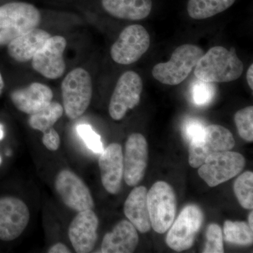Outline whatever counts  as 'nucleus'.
Segmentation results:
<instances>
[{"instance_id": "7ed1b4c3", "label": "nucleus", "mask_w": 253, "mask_h": 253, "mask_svg": "<svg viewBox=\"0 0 253 253\" xmlns=\"http://www.w3.org/2000/svg\"><path fill=\"white\" fill-rule=\"evenodd\" d=\"M204 54V50L194 44L178 46L169 61L158 63L153 68V77L162 84L177 85L185 81Z\"/></svg>"}, {"instance_id": "aec40b11", "label": "nucleus", "mask_w": 253, "mask_h": 253, "mask_svg": "<svg viewBox=\"0 0 253 253\" xmlns=\"http://www.w3.org/2000/svg\"><path fill=\"white\" fill-rule=\"evenodd\" d=\"M148 190L138 186L131 191L124 205V213L128 220L139 232L147 233L151 229L147 204Z\"/></svg>"}, {"instance_id": "c756f323", "label": "nucleus", "mask_w": 253, "mask_h": 253, "mask_svg": "<svg viewBox=\"0 0 253 253\" xmlns=\"http://www.w3.org/2000/svg\"><path fill=\"white\" fill-rule=\"evenodd\" d=\"M204 123L199 120L196 119H189L185 123H184V126H183V135L184 138L189 141L195 140L198 139L203 134L205 129Z\"/></svg>"}, {"instance_id": "a878e982", "label": "nucleus", "mask_w": 253, "mask_h": 253, "mask_svg": "<svg viewBox=\"0 0 253 253\" xmlns=\"http://www.w3.org/2000/svg\"><path fill=\"white\" fill-rule=\"evenodd\" d=\"M234 122L239 135L244 140L253 141V107L248 106L239 110L234 116Z\"/></svg>"}, {"instance_id": "f3484780", "label": "nucleus", "mask_w": 253, "mask_h": 253, "mask_svg": "<svg viewBox=\"0 0 253 253\" xmlns=\"http://www.w3.org/2000/svg\"><path fill=\"white\" fill-rule=\"evenodd\" d=\"M53 91L46 84L31 83L28 86L15 89L10 94L15 107L28 115L34 114L45 108L52 101Z\"/></svg>"}, {"instance_id": "1a4fd4ad", "label": "nucleus", "mask_w": 253, "mask_h": 253, "mask_svg": "<svg viewBox=\"0 0 253 253\" xmlns=\"http://www.w3.org/2000/svg\"><path fill=\"white\" fill-rule=\"evenodd\" d=\"M150 36L141 25H131L125 28L111 49V58L121 65H129L140 59L149 49Z\"/></svg>"}, {"instance_id": "ddd939ff", "label": "nucleus", "mask_w": 253, "mask_h": 253, "mask_svg": "<svg viewBox=\"0 0 253 253\" xmlns=\"http://www.w3.org/2000/svg\"><path fill=\"white\" fill-rule=\"evenodd\" d=\"M67 41L62 36H51L32 59L33 69L48 79L61 78L66 71L63 53Z\"/></svg>"}, {"instance_id": "412c9836", "label": "nucleus", "mask_w": 253, "mask_h": 253, "mask_svg": "<svg viewBox=\"0 0 253 253\" xmlns=\"http://www.w3.org/2000/svg\"><path fill=\"white\" fill-rule=\"evenodd\" d=\"M101 4L113 17L129 21L144 19L152 9L151 0H101Z\"/></svg>"}, {"instance_id": "9d476101", "label": "nucleus", "mask_w": 253, "mask_h": 253, "mask_svg": "<svg viewBox=\"0 0 253 253\" xmlns=\"http://www.w3.org/2000/svg\"><path fill=\"white\" fill-rule=\"evenodd\" d=\"M143 90V81L134 71L123 73L117 82L111 100L109 111L115 121H120L126 116L129 110L139 104Z\"/></svg>"}, {"instance_id": "7c9ffc66", "label": "nucleus", "mask_w": 253, "mask_h": 253, "mask_svg": "<svg viewBox=\"0 0 253 253\" xmlns=\"http://www.w3.org/2000/svg\"><path fill=\"white\" fill-rule=\"evenodd\" d=\"M42 141L46 149L51 151L58 150L61 144L59 134L53 127L49 128V129L43 132Z\"/></svg>"}, {"instance_id": "4be33fe9", "label": "nucleus", "mask_w": 253, "mask_h": 253, "mask_svg": "<svg viewBox=\"0 0 253 253\" xmlns=\"http://www.w3.org/2000/svg\"><path fill=\"white\" fill-rule=\"evenodd\" d=\"M236 0H189L187 11L196 20L212 17L231 7Z\"/></svg>"}, {"instance_id": "5701e85b", "label": "nucleus", "mask_w": 253, "mask_h": 253, "mask_svg": "<svg viewBox=\"0 0 253 253\" xmlns=\"http://www.w3.org/2000/svg\"><path fill=\"white\" fill-rule=\"evenodd\" d=\"M63 114L62 105L56 101H51L41 111L30 115L28 124L33 129L44 132L49 128L53 127Z\"/></svg>"}, {"instance_id": "423d86ee", "label": "nucleus", "mask_w": 253, "mask_h": 253, "mask_svg": "<svg viewBox=\"0 0 253 253\" xmlns=\"http://www.w3.org/2000/svg\"><path fill=\"white\" fill-rule=\"evenodd\" d=\"M234 146L235 140L229 129L219 125L206 126L204 134L189 143V165L194 168H199L210 155L230 151Z\"/></svg>"}, {"instance_id": "2eb2a0df", "label": "nucleus", "mask_w": 253, "mask_h": 253, "mask_svg": "<svg viewBox=\"0 0 253 253\" xmlns=\"http://www.w3.org/2000/svg\"><path fill=\"white\" fill-rule=\"evenodd\" d=\"M99 219L92 210L78 212L68 229V237L78 253H90L97 241Z\"/></svg>"}, {"instance_id": "6ab92c4d", "label": "nucleus", "mask_w": 253, "mask_h": 253, "mask_svg": "<svg viewBox=\"0 0 253 253\" xmlns=\"http://www.w3.org/2000/svg\"><path fill=\"white\" fill-rule=\"evenodd\" d=\"M51 36L44 30L35 28L10 42L7 44L8 53L18 62H27L33 59Z\"/></svg>"}, {"instance_id": "f03ea898", "label": "nucleus", "mask_w": 253, "mask_h": 253, "mask_svg": "<svg viewBox=\"0 0 253 253\" xmlns=\"http://www.w3.org/2000/svg\"><path fill=\"white\" fill-rule=\"evenodd\" d=\"M41 14L34 5L14 1L0 6V46L37 28Z\"/></svg>"}, {"instance_id": "20e7f679", "label": "nucleus", "mask_w": 253, "mask_h": 253, "mask_svg": "<svg viewBox=\"0 0 253 253\" xmlns=\"http://www.w3.org/2000/svg\"><path fill=\"white\" fill-rule=\"evenodd\" d=\"M63 111L71 120L81 117L89 107L92 97L90 74L84 68L73 69L61 83Z\"/></svg>"}, {"instance_id": "72a5a7b5", "label": "nucleus", "mask_w": 253, "mask_h": 253, "mask_svg": "<svg viewBox=\"0 0 253 253\" xmlns=\"http://www.w3.org/2000/svg\"><path fill=\"white\" fill-rule=\"evenodd\" d=\"M4 80H3L2 76H1V73H0V95L2 93L3 89H4Z\"/></svg>"}, {"instance_id": "b1692460", "label": "nucleus", "mask_w": 253, "mask_h": 253, "mask_svg": "<svg viewBox=\"0 0 253 253\" xmlns=\"http://www.w3.org/2000/svg\"><path fill=\"white\" fill-rule=\"evenodd\" d=\"M253 229L246 221L226 220L224 224V239L231 244L250 246L253 242Z\"/></svg>"}, {"instance_id": "4468645a", "label": "nucleus", "mask_w": 253, "mask_h": 253, "mask_svg": "<svg viewBox=\"0 0 253 253\" xmlns=\"http://www.w3.org/2000/svg\"><path fill=\"white\" fill-rule=\"evenodd\" d=\"M148 159L147 141L139 133L131 134L126 141L123 155V177L128 186H135L142 180L147 168Z\"/></svg>"}, {"instance_id": "dca6fc26", "label": "nucleus", "mask_w": 253, "mask_h": 253, "mask_svg": "<svg viewBox=\"0 0 253 253\" xmlns=\"http://www.w3.org/2000/svg\"><path fill=\"white\" fill-rule=\"evenodd\" d=\"M101 182L111 194H117L122 185L124 166L122 146L113 143L104 149L99 160Z\"/></svg>"}, {"instance_id": "6e6552de", "label": "nucleus", "mask_w": 253, "mask_h": 253, "mask_svg": "<svg viewBox=\"0 0 253 253\" xmlns=\"http://www.w3.org/2000/svg\"><path fill=\"white\" fill-rule=\"evenodd\" d=\"M204 213L196 205H188L169 228L166 244L176 252L192 247L204 222Z\"/></svg>"}, {"instance_id": "f8f14e48", "label": "nucleus", "mask_w": 253, "mask_h": 253, "mask_svg": "<svg viewBox=\"0 0 253 253\" xmlns=\"http://www.w3.org/2000/svg\"><path fill=\"white\" fill-rule=\"evenodd\" d=\"M30 220V211L22 200L0 198V240L11 241L21 235Z\"/></svg>"}, {"instance_id": "a211bd4d", "label": "nucleus", "mask_w": 253, "mask_h": 253, "mask_svg": "<svg viewBox=\"0 0 253 253\" xmlns=\"http://www.w3.org/2000/svg\"><path fill=\"white\" fill-rule=\"evenodd\" d=\"M139 243L136 228L129 220L119 221L111 232L104 236L101 244L103 253H131Z\"/></svg>"}, {"instance_id": "c85d7f7f", "label": "nucleus", "mask_w": 253, "mask_h": 253, "mask_svg": "<svg viewBox=\"0 0 253 253\" xmlns=\"http://www.w3.org/2000/svg\"><path fill=\"white\" fill-rule=\"evenodd\" d=\"M77 130L79 135L91 151L95 154H101L104 151V146L101 141V136L96 134L92 128L88 125H81L78 126Z\"/></svg>"}, {"instance_id": "393cba45", "label": "nucleus", "mask_w": 253, "mask_h": 253, "mask_svg": "<svg viewBox=\"0 0 253 253\" xmlns=\"http://www.w3.org/2000/svg\"><path fill=\"white\" fill-rule=\"evenodd\" d=\"M234 191L239 204L245 209L253 208V173L246 171L236 179Z\"/></svg>"}, {"instance_id": "f257e3e1", "label": "nucleus", "mask_w": 253, "mask_h": 253, "mask_svg": "<svg viewBox=\"0 0 253 253\" xmlns=\"http://www.w3.org/2000/svg\"><path fill=\"white\" fill-rule=\"evenodd\" d=\"M194 75L206 83H229L236 81L244 72V65L236 54L235 48L213 46L203 55L196 67Z\"/></svg>"}, {"instance_id": "0eeeda50", "label": "nucleus", "mask_w": 253, "mask_h": 253, "mask_svg": "<svg viewBox=\"0 0 253 253\" xmlns=\"http://www.w3.org/2000/svg\"><path fill=\"white\" fill-rule=\"evenodd\" d=\"M245 166L243 155L234 151H221L206 158L199 168V174L208 186L214 187L238 175Z\"/></svg>"}, {"instance_id": "473e14b6", "label": "nucleus", "mask_w": 253, "mask_h": 253, "mask_svg": "<svg viewBox=\"0 0 253 253\" xmlns=\"http://www.w3.org/2000/svg\"><path fill=\"white\" fill-rule=\"evenodd\" d=\"M246 79H247V83L249 84L251 89H253V64H251L249 69H248L247 73H246Z\"/></svg>"}, {"instance_id": "f704fd0d", "label": "nucleus", "mask_w": 253, "mask_h": 253, "mask_svg": "<svg viewBox=\"0 0 253 253\" xmlns=\"http://www.w3.org/2000/svg\"><path fill=\"white\" fill-rule=\"evenodd\" d=\"M249 224L251 229H253V212L251 211L249 216Z\"/></svg>"}, {"instance_id": "c9c22d12", "label": "nucleus", "mask_w": 253, "mask_h": 253, "mask_svg": "<svg viewBox=\"0 0 253 253\" xmlns=\"http://www.w3.org/2000/svg\"><path fill=\"white\" fill-rule=\"evenodd\" d=\"M4 132H3L2 126H0V139H2ZM0 163H1V159H0Z\"/></svg>"}, {"instance_id": "2f4dec72", "label": "nucleus", "mask_w": 253, "mask_h": 253, "mask_svg": "<svg viewBox=\"0 0 253 253\" xmlns=\"http://www.w3.org/2000/svg\"><path fill=\"white\" fill-rule=\"evenodd\" d=\"M49 253H71V251L68 249L66 245L61 244V243H58V244H54V246H51L49 250H48Z\"/></svg>"}, {"instance_id": "cd10ccee", "label": "nucleus", "mask_w": 253, "mask_h": 253, "mask_svg": "<svg viewBox=\"0 0 253 253\" xmlns=\"http://www.w3.org/2000/svg\"><path fill=\"white\" fill-rule=\"evenodd\" d=\"M214 94V85L211 83L199 81L193 86L192 97L198 106H205L212 101Z\"/></svg>"}, {"instance_id": "39448f33", "label": "nucleus", "mask_w": 253, "mask_h": 253, "mask_svg": "<svg viewBox=\"0 0 253 253\" xmlns=\"http://www.w3.org/2000/svg\"><path fill=\"white\" fill-rule=\"evenodd\" d=\"M147 204L151 228L158 234H164L172 226L176 216L174 189L166 181L154 183L148 191Z\"/></svg>"}, {"instance_id": "9b49d317", "label": "nucleus", "mask_w": 253, "mask_h": 253, "mask_svg": "<svg viewBox=\"0 0 253 253\" xmlns=\"http://www.w3.org/2000/svg\"><path fill=\"white\" fill-rule=\"evenodd\" d=\"M55 188L64 204L73 211L81 212L94 208V200L89 188L72 171H61L55 179Z\"/></svg>"}, {"instance_id": "bb28decb", "label": "nucleus", "mask_w": 253, "mask_h": 253, "mask_svg": "<svg viewBox=\"0 0 253 253\" xmlns=\"http://www.w3.org/2000/svg\"><path fill=\"white\" fill-rule=\"evenodd\" d=\"M206 239L207 241L203 253H223L224 252L222 231L218 224H211L208 226L207 232H206Z\"/></svg>"}]
</instances>
